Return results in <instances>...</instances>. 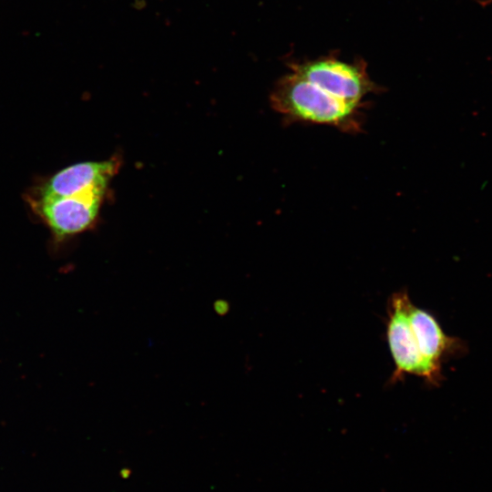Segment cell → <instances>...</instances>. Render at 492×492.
I'll return each instance as SVG.
<instances>
[{
	"label": "cell",
	"mask_w": 492,
	"mask_h": 492,
	"mask_svg": "<svg viewBox=\"0 0 492 492\" xmlns=\"http://www.w3.org/2000/svg\"><path fill=\"white\" fill-rule=\"evenodd\" d=\"M270 102L287 124L326 125L348 133L363 130L364 107L337 98L292 70L276 82Z\"/></svg>",
	"instance_id": "cell-1"
},
{
	"label": "cell",
	"mask_w": 492,
	"mask_h": 492,
	"mask_svg": "<svg viewBox=\"0 0 492 492\" xmlns=\"http://www.w3.org/2000/svg\"><path fill=\"white\" fill-rule=\"evenodd\" d=\"M411 302L405 291L394 292L387 302L386 339L395 364L389 381L395 384L413 374L437 385L443 380L442 369L430 364L418 348L409 320Z\"/></svg>",
	"instance_id": "cell-2"
},
{
	"label": "cell",
	"mask_w": 492,
	"mask_h": 492,
	"mask_svg": "<svg viewBox=\"0 0 492 492\" xmlns=\"http://www.w3.org/2000/svg\"><path fill=\"white\" fill-rule=\"evenodd\" d=\"M289 67L337 98L357 107L364 108V97L378 89L364 65L357 62L323 57L292 63Z\"/></svg>",
	"instance_id": "cell-3"
},
{
	"label": "cell",
	"mask_w": 492,
	"mask_h": 492,
	"mask_svg": "<svg viewBox=\"0 0 492 492\" xmlns=\"http://www.w3.org/2000/svg\"><path fill=\"white\" fill-rule=\"evenodd\" d=\"M106 189L69 196L36 194L32 206L58 241L87 230L94 222Z\"/></svg>",
	"instance_id": "cell-4"
},
{
	"label": "cell",
	"mask_w": 492,
	"mask_h": 492,
	"mask_svg": "<svg viewBox=\"0 0 492 492\" xmlns=\"http://www.w3.org/2000/svg\"><path fill=\"white\" fill-rule=\"evenodd\" d=\"M119 167L120 162L117 159L77 163L53 175L36 194L63 197L92 189H106Z\"/></svg>",
	"instance_id": "cell-5"
},
{
	"label": "cell",
	"mask_w": 492,
	"mask_h": 492,
	"mask_svg": "<svg viewBox=\"0 0 492 492\" xmlns=\"http://www.w3.org/2000/svg\"><path fill=\"white\" fill-rule=\"evenodd\" d=\"M409 320L422 355L441 368L443 362L465 350L464 343L445 333L435 316L411 302Z\"/></svg>",
	"instance_id": "cell-6"
},
{
	"label": "cell",
	"mask_w": 492,
	"mask_h": 492,
	"mask_svg": "<svg viewBox=\"0 0 492 492\" xmlns=\"http://www.w3.org/2000/svg\"><path fill=\"white\" fill-rule=\"evenodd\" d=\"M231 305L227 300L218 299L213 303L215 313L220 316L226 315L230 311Z\"/></svg>",
	"instance_id": "cell-7"
}]
</instances>
